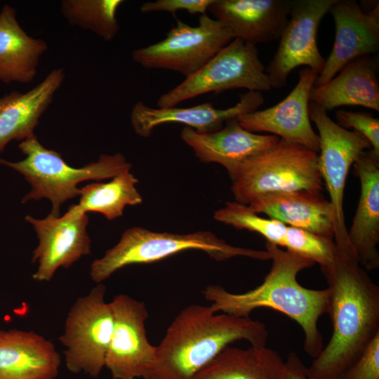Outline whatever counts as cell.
Returning a JSON list of instances; mask_svg holds the SVG:
<instances>
[{"label":"cell","mask_w":379,"mask_h":379,"mask_svg":"<svg viewBox=\"0 0 379 379\" xmlns=\"http://www.w3.org/2000/svg\"><path fill=\"white\" fill-rule=\"evenodd\" d=\"M231 180L235 201L246 205L268 192H322L324 187L318 153L280 138L244 161Z\"/></svg>","instance_id":"obj_6"},{"label":"cell","mask_w":379,"mask_h":379,"mask_svg":"<svg viewBox=\"0 0 379 379\" xmlns=\"http://www.w3.org/2000/svg\"><path fill=\"white\" fill-rule=\"evenodd\" d=\"M190 250L203 251L218 262L237 256L270 260L266 251L230 245L211 232L174 234L134 227L127 229L114 246L93 262L90 275L94 282L100 284L126 266L152 263Z\"/></svg>","instance_id":"obj_4"},{"label":"cell","mask_w":379,"mask_h":379,"mask_svg":"<svg viewBox=\"0 0 379 379\" xmlns=\"http://www.w3.org/2000/svg\"><path fill=\"white\" fill-rule=\"evenodd\" d=\"M25 220L33 225L39 239L32 259L38 263L34 280L50 281L58 268H68L91 253L88 218L77 204L72 205L62 216L49 214L36 219L27 215Z\"/></svg>","instance_id":"obj_13"},{"label":"cell","mask_w":379,"mask_h":379,"mask_svg":"<svg viewBox=\"0 0 379 379\" xmlns=\"http://www.w3.org/2000/svg\"><path fill=\"white\" fill-rule=\"evenodd\" d=\"M318 75L308 67L300 70L297 84L283 100L271 107L239 116V124L250 132L270 133L319 153V138L309 114L310 94Z\"/></svg>","instance_id":"obj_14"},{"label":"cell","mask_w":379,"mask_h":379,"mask_svg":"<svg viewBox=\"0 0 379 379\" xmlns=\"http://www.w3.org/2000/svg\"><path fill=\"white\" fill-rule=\"evenodd\" d=\"M60 363L54 344L44 336L0 329V379H54Z\"/></svg>","instance_id":"obj_21"},{"label":"cell","mask_w":379,"mask_h":379,"mask_svg":"<svg viewBox=\"0 0 379 379\" xmlns=\"http://www.w3.org/2000/svg\"><path fill=\"white\" fill-rule=\"evenodd\" d=\"M213 218L236 229L257 232L267 242L284 247L287 225L274 219L260 217L248 205L236 201H227L225 207L215 211Z\"/></svg>","instance_id":"obj_28"},{"label":"cell","mask_w":379,"mask_h":379,"mask_svg":"<svg viewBox=\"0 0 379 379\" xmlns=\"http://www.w3.org/2000/svg\"><path fill=\"white\" fill-rule=\"evenodd\" d=\"M122 0H62L60 12L69 25L91 31L105 41L119 30L117 18Z\"/></svg>","instance_id":"obj_27"},{"label":"cell","mask_w":379,"mask_h":379,"mask_svg":"<svg viewBox=\"0 0 379 379\" xmlns=\"http://www.w3.org/2000/svg\"><path fill=\"white\" fill-rule=\"evenodd\" d=\"M47 50L46 42L27 34L17 20L15 9L5 4L0 11V81H32Z\"/></svg>","instance_id":"obj_24"},{"label":"cell","mask_w":379,"mask_h":379,"mask_svg":"<svg viewBox=\"0 0 379 379\" xmlns=\"http://www.w3.org/2000/svg\"><path fill=\"white\" fill-rule=\"evenodd\" d=\"M309 114L318 130V167L333 209L335 243L340 248H352L343 209L345 187L351 166L371 146L359 133L340 126L325 109L311 102Z\"/></svg>","instance_id":"obj_10"},{"label":"cell","mask_w":379,"mask_h":379,"mask_svg":"<svg viewBox=\"0 0 379 379\" xmlns=\"http://www.w3.org/2000/svg\"><path fill=\"white\" fill-rule=\"evenodd\" d=\"M285 366V379H308L306 373L307 366L295 352H291L288 354Z\"/></svg>","instance_id":"obj_33"},{"label":"cell","mask_w":379,"mask_h":379,"mask_svg":"<svg viewBox=\"0 0 379 379\" xmlns=\"http://www.w3.org/2000/svg\"><path fill=\"white\" fill-rule=\"evenodd\" d=\"M249 208L287 226L333 238L334 213L321 192L295 190L274 192L255 198Z\"/></svg>","instance_id":"obj_20"},{"label":"cell","mask_w":379,"mask_h":379,"mask_svg":"<svg viewBox=\"0 0 379 379\" xmlns=\"http://www.w3.org/2000/svg\"><path fill=\"white\" fill-rule=\"evenodd\" d=\"M335 117L340 126L347 129L352 128L370 142L371 152L379 159V120L364 112H354L339 109Z\"/></svg>","instance_id":"obj_30"},{"label":"cell","mask_w":379,"mask_h":379,"mask_svg":"<svg viewBox=\"0 0 379 379\" xmlns=\"http://www.w3.org/2000/svg\"><path fill=\"white\" fill-rule=\"evenodd\" d=\"M233 39L230 32L206 13L192 26L178 19L166 37L132 51L133 60L146 69L178 72L185 78L194 74Z\"/></svg>","instance_id":"obj_9"},{"label":"cell","mask_w":379,"mask_h":379,"mask_svg":"<svg viewBox=\"0 0 379 379\" xmlns=\"http://www.w3.org/2000/svg\"><path fill=\"white\" fill-rule=\"evenodd\" d=\"M210 306L183 309L156 346L145 379H195L197 374L230 344L246 340L253 347L266 345L264 324L249 317L216 314Z\"/></svg>","instance_id":"obj_3"},{"label":"cell","mask_w":379,"mask_h":379,"mask_svg":"<svg viewBox=\"0 0 379 379\" xmlns=\"http://www.w3.org/2000/svg\"><path fill=\"white\" fill-rule=\"evenodd\" d=\"M265 248L272 264L258 286L234 293L220 285H209L203 294L212 302L214 312L245 317L255 309L266 307L284 314L300 326L305 335L303 349L314 359L324 347L317 325L319 318L328 312L329 290L310 289L298 283V274L315 264L311 260L269 242Z\"/></svg>","instance_id":"obj_2"},{"label":"cell","mask_w":379,"mask_h":379,"mask_svg":"<svg viewBox=\"0 0 379 379\" xmlns=\"http://www.w3.org/2000/svg\"><path fill=\"white\" fill-rule=\"evenodd\" d=\"M18 147L25 159L14 162L0 159V164L17 171L29 183L31 190L23 202L48 199L52 204L50 214L56 217L64 202L80 195L79 182L114 178L131 168L121 153L101 154L96 161L72 167L60 154L44 147L35 135L22 140Z\"/></svg>","instance_id":"obj_5"},{"label":"cell","mask_w":379,"mask_h":379,"mask_svg":"<svg viewBox=\"0 0 379 379\" xmlns=\"http://www.w3.org/2000/svg\"><path fill=\"white\" fill-rule=\"evenodd\" d=\"M213 0H157L144 3L140 11L142 13L168 12L175 15L177 11H186L191 15L206 14Z\"/></svg>","instance_id":"obj_32"},{"label":"cell","mask_w":379,"mask_h":379,"mask_svg":"<svg viewBox=\"0 0 379 379\" xmlns=\"http://www.w3.org/2000/svg\"><path fill=\"white\" fill-rule=\"evenodd\" d=\"M293 0H213L208 11L232 34L254 45L279 40Z\"/></svg>","instance_id":"obj_17"},{"label":"cell","mask_w":379,"mask_h":379,"mask_svg":"<svg viewBox=\"0 0 379 379\" xmlns=\"http://www.w3.org/2000/svg\"><path fill=\"white\" fill-rule=\"evenodd\" d=\"M110 302L114 321L105 366L114 379H145L156 354L147 338L145 303L125 294Z\"/></svg>","instance_id":"obj_12"},{"label":"cell","mask_w":379,"mask_h":379,"mask_svg":"<svg viewBox=\"0 0 379 379\" xmlns=\"http://www.w3.org/2000/svg\"><path fill=\"white\" fill-rule=\"evenodd\" d=\"M321 270L333 333L306 373L308 379H338L379 333V287L350 248L337 246L333 260Z\"/></svg>","instance_id":"obj_1"},{"label":"cell","mask_w":379,"mask_h":379,"mask_svg":"<svg viewBox=\"0 0 379 379\" xmlns=\"http://www.w3.org/2000/svg\"><path fill=\"white\" fill-rule=\"evenodd\" d=\"M265 100L261 92L248 91L239 95L234 105L217 109L212 103L204 102L190 107L152 108L138 102L131 112V124L135 133L143 138L150 136L154 129L162 124H184L199 133L220 129L227 121L258 109Z\"/></svg>","instance_id":"obj_16"},{"label":"cell","mask_w":379,"mask_h":379,"mask_svg":"<svg viewBox=\"0 0 379 379\" xmlns=\"http://www.w3.org/2000/svg\"><path fill=\"white\" fill-rule=\"evenodd\" d=\"M129 171L118 174L108 182H95L82 187L77 204L81 211L100 213L113 220L122 215L126 206L141 204L142 198L136 188L138 180Z\"/></svg>","instance_id":"obj_26"},{"label":"cell","mask_w":379,"mask_h":379,"mask_svg":"<svg viewBox=\"0 0 379 379\" xmlns=\"http://www.w3.org/2000/svg\"><path fill=\"white\" fill-rule=\"evenodd\" d=\"M180 138L192 148L199 161L222 165L230 178L244 161L279 140L274 135H260L244 129L237 118L227 121L225 126L208 133H199L184 126Z\"/></svg>","instance_id":"obj_18"},{"label":"cell","mask_w":379,"mask_h":379,"mask_svg":"<svg viewBox=\"0 0 379 379\" xmlns=\"http://www.w3.org/2000/svg\"><path fill=\"white\" fill-rule=\"evenodd\" d=\"M235 88L260 92L272 88L256 45L241 39H232L199 70L161 95L157 106L173 107L205 93Z\"/></svg>","instance_id":"obj_7"},{"label":"cell","mask_w":379,"mask_h":379,"mask_svg":"<svg viewBox=\"0 0 379 379\" xmlns=\"http://www.w3.org/2000/svg\"><path fill=\"white\" fill-rule=\"evenodd\" d=\"M284 247L321 267L331 263L337 252L333 239L291 226L286 227Z\"/></svg>","instance_id":"obj_29"},{"label":"cell","mask_w":379,"mask_h":379,"mask_svg":"<svg viewBox=\"0 0 379 379\" xmlns=\"http://www.w3.org/2000/svg\"><path fill=\"white\" fill-rule=\"evenodd\" d=\"M338 379H379V333Z\"/></svg>","instance_id":"obj_31"},{"label":"cell","mask_w":379,"mask_h":379,"mask_svg":"<svg viewBox=\"0 0 379 379\" xmlns=\"http://www.w3.org/2000/svg\"><path fill=\"white\" fill-rule=\"evenodd\" d=\"M360 196L347 236L352 249L366 271L379 267V159L364 152L354 164Z\"/></svg>","instance_id":"obj_19"},{"label":"cell","mask_w":379,"mask_h":379,"mask_svg":"<svg viewBox=\"0 0 379 379\" xmlns=\"http://www.w3.org/2000/svg\"><path fill=\"white\" fill-rule=\"evenodd\" d=\"M65 78L62 69H53L29 91H13L0 97V152L11 141H22L34 135L40 117Z\"/></svg>","instance_id":"obj_22"},{"label":"cell","mask_w":379,"mask_h":379,"mask_svg":"<svg viewBox=\"0 0 379 379\" xmlns=\"http://www.w3.org/2000/svg\"><path fill=\"white\" fill-rule=\"evenodd\" d=\"M286 366L274 350L251 346L226 347L195 379H285Z\"/></svg>","instance_id":"obj_25"},{"label":"cell","mask_w":379,"mask_h":379,"mask_svg":"<svg viewBox=\"0 0 379 379\" xmlns=\"http://www.w3.org/2000/svg\"><path fill=\"white\" fill-rule=\"evenodd\" d=\"M310 102L326 112L341 106H362L379 111L377 63L364 55L346 64L326 84L313 87Z\"/></svg>","instance_id":"obj_23"},{"label":"cell","mask_w":379,"mask_h":379,"mask_svg":"<svg viewBox=\"0 0 379 379\" xmlns=\"http://www.w3.org/2000/svg\"><path fill=\"white\" fill-rule=\"evenodd\" d=\"M328 13L335 22V41L314 87L326 84L354 59L379 48L378 3L364 11L354 0H335Z\"/></svg>","instance_id":"obj_15"},{"label":"cell","mask_w":379,"mask_h":379,"mask_svg":"<svg viewBox=\"0 0 379 379\" xmlns=\"http://www.w3.org/2000/svg\"><path fill=\"white\" fill-rule=\"evenodd\" d=\"M335 1L293 0L278 48L265 68L272 88L284 87L289 74L298 67L307 66L319 74L322 70L325 58L317 46V29Z\"/></svg>","instance_id":"obj_11"},{"label":"cell","mask_w":379,"mask_h":379,"mask_svg":"<svg viewBox=\"0 0 379 379\" xmlns=\"http://www.w3.org/2000/svg\"><path fill=\"white\" fill-rule=\"evenodd\" d=\"M105 293V286L98 284L78 298L67 314L58 339L66 347L65 364L72 373L84 372L96 378L105 366L114 321Z\"/></svg>","instance_id":"obj_8"}]
</instances>
